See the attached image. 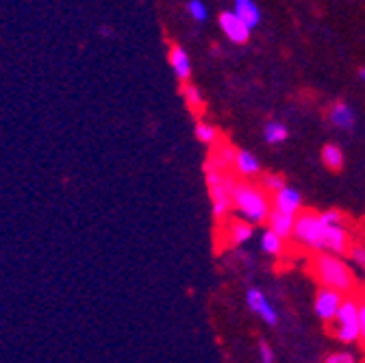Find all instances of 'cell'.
Returning a JSON list of instances; mask_svg holds the SVG:
<instances>
[{"label":"cell","mask_w":365,"mask_h":363,"mask_svg":"<svg viewBox=\"0 0 365 363\" xmlns=\"http://www.w3.org/2000/svg\"><path fill=\"white\" fill-rule=\"evenodd\" d=\"M350 257H352L359 265H365V246H363V244L352 246V248H350Z\"/></svg>","instance_id":"cell-27"},{"label":"cell","mask_w":365,"mask_h":363,"mask_svg":"<svg viewBox=\"0 0 365 363\" xmlns=\"http://www.w3.org/2000/svg\"><path fill=\"white\" fill-rule=\"evenodd\" d=\"M220 29L233 44H246L250 39V31H252L235 11H226L220 16Z\"/></svg>","instance_id":"cell-7"},{"label":"cell","mask_w":365,"mask_h":363,"mask_svg":"<svg viewBox=\"0 0 365 363\" xmlns=\"http://www.w3.org/2000/svg\"><path fill=\"white\" fill-rule=\"evenodd\" d=\"M205 170H207V185H209V194L213 203V213L222 218L233 205L235 180L231 178V174H226V170H220L213 165H207Z\"/></svg>","instance_id":"cell-4"},{"label":"cell","mask_w":365,"mask_h":363,"mask_svg":"<svg viewBox=\"0 0 365 363\" xmlns=\"http://www.w3.org/2000/svg\"><path fill=\"white\" fill-rule=\"evenodd\" d=\"M261 246H263V250H265L267 255H281V250H283V237L269 229V231L263 233Z\"/></svg>","instance_id":"cell-20"},{"label":"cell","mask_w":365,"mask_h":363,"mask_svg":"<svg viewBox=\"0 0 365 363\" xmlns=\"http://www.w3.org/2000/svg\"><path fill=\"white\" fill-rule=\"evenodd\" d=\"M359 76H361V78L365 81V68H361V70H359Z\"/></svg>","instance_id":"cell-31"},{"label":"cell","mask_w":365,"mask_h":363,"mask_svg":"<svg viewBox=\"0 0 365 363\" xmlns=\"http://www.w3.org/2000/svg\"><path fill=\"white\" fill-rule=\"evenodd\" d=\"M272 207H277V209H281V211H285V213H294V215H298L300 211H302V196L296 192V190H292V188H281L279 192H274L272 194Z\"/></svg>","instance_id":"cell-9"},{"label":"cell","mask_w":365,"mask_h":363,"mask_svg":"<svg viewBox=\"0 0 365 363\" xmlns=\"http://www.w3.org/2000/svg\"><path fill=\"white\" fill-rule=\"evenodd\" d=\"M361 302L354 296H346L335 320H333V331L335 337L344 344H354L361 339V317H359Z\"/></svg>","instance_id":"cell-5"},{"label":"cell","mask_w":365,"mask_h":363,"mask_svg":"<svg viewBox=\"0 0 365 363\" xmlns=\"http://www.w3.org/2000/svg\"><path fill=\"white\" fill-rule=\"evenodd\" d=\"M263 138H265L267 144H281V142H285L289 138V131L281 122H269L263 128Z\"/></svg>","instance_id":"cell-17"},{"label":"cell","mask_w":365,"mask_h":363,"mask_svg":"<svg viewBox=\"0 0 365 363\" xmlns=\"http://www.w3.org/2000/svg\"><path fill=\"white\" fill-rule=\"evenodd\" d=\"M187 14H190L196 22H205V20H207V7L200 3V0H190V3H187Z\"/></svg>","instance_id":"cell-24"},{"label":"cell","mask_w":365,"mask_h":363,"mask_svg":"<svg viewBox=\"0 0 365 363\" xmlns=\"http://www.w3.org/2000/svg\"><path fill=\"white\" fill-rule=\"evenodd\" d=\"M168 57H170V66H172L174 74L178 76V81L187 83L190 74H192V61H190V55L185 53V48L178 46V44H172Z\"/></svg>","instance_id":"cell-11"},{"label":"cell","mask_w":365,"mask_h":363,"mask_svg":"<svg viewBox=\"0 0 365 363\" xmlns=\"http://www.w3.org/2000/svg\"><path fill=\"white\" fill-rule=\"evenodd\" d=\"M101 33H103V35H111V29H107V26H103V29H101Z\"/></svg>","instance_id":"cell-30"},{"label":"cell","mask_w":365,"mask_h":363,"mask_svg":"<svg viewBox=\"0 0 365 363\" xmlns=\"http://www.w3.org/2000/svg\"><path fill=\"white\" fill-rule=\"evenodd\" d=\"M228 235H231V244L233 246H240V244H244V242H248L252 237V226L246 224V222H233Z\"/></svg>","instance_id":"cell-19"},{"label":"cell","mask_w":365,"mask_h":363,"mask_svg":"<svg viewBox=\"0 0 365 363\" xmlns=\"http://www.w3.org/2000/svg\"><path fill=\"white\" fill-rule=\"evenodd\" d=\"M329 224L324 222L322 213L313 211H300L296 215V226H294V237L313 248V250H324V237H327Z\"/></svg>","instance_id":"cell-3"},{"label":"cell","mask_w":365,"mask_h":363,"mask_svg":"<svg viewBox=\"0 0 365 363\" xmlns=\"http://www.w3.org/2000/svg\"><path fill=\"white\" fill-rule=\"evenodd\" d=\"M327 363H354V357L350 352H333L327 357Z\"/></svg>","instance_id":"cell-25"},{"label":"cell","mask_w":365,"mask_h":363,"mask_svg":"<svg viewBox=\"0 0 365 363\" xmlns=\"http://www.w3.org/2000/svg\"><path fill=\"white\" fill-rule=\"evenodd\" d=\"M182 96H185V103L192 111H200L205 107V98L200 94V89L194 85H185L182 87Z\"/></svg>","instance_id":"cell-22"},{"label":"cell","mask_w":365,"mask_h":363,"mask_svg":"<svg viewBox=\"0 0 365 363\" xmlns=\"http://www.w3.org/2000/svg\"><path fill=\"white\" fill-rule=\"evenodd\" d=\"M341 302H344L341 292L322 285V290H319L317 296H315V313H317V317H319V320H324V322L331 324L335 320V315H337Z\"/></svg>","instance_id":"cell-6"},{"label":"cell","mask_w":365,"mask_h":363,"mask_svg":"<svg viewBox=\"0 0 365 363\" xmlns=\"http://www.w3.org/2000/svg\"><path fill=\"white\" fill-rule=\"evenodd\" d=\"M331 122L339 128H350L354 124V113L346 103H337L331 109Z\"/></svg>","instance_id":"cell-16"},{"label":"cell","mask_w":365,"mask_h":363,"mask_svg":"<svg viewBox=\"0 0 365 363\" xmlns=\"http://www.w3.org/2000/svg\"><path fill=\"white\" fill-rule=\"evenodd\" d=\"M233 207L242 213V218H246L248 222H255V224L265 222L272 211V203L265 196V190L250 185V183H235Z\"/></svg>","instance_id":"cell-2"},{"label":"cell","mask_w":365,"mask_h":363,"mask_svg":"<svg viewBox=\"0 0 365 363\" xmlns=\"http://www.w3.org/2000/svg\"><path fill=\"white\" fill-rule=\"evenodd\" d=\"M235 14H237L250 29L259 26V22H261V11H259V7L255 5V0H235Z\"/></svg>","instance_id":"cell-14"},{"label":"cell","mask_w":365,"mask_h":363,"mask_svg":"<svg viewBox=\"0 0 365 363\" xmlns=\"http://www.w3.org/2000/svg\"><path fill=\"white\" fill-rule=\"evenodd\" d=\"M313 275L324 287H333L341 294H350L354 290V277L350 267L331 252L317 255L313 259Z\"/></svg>","instance_id":"cell-1"},{"label":"cell","mask_w":365,"mask_h":363,"mask_svg":"<svg viewBox=\"0 0 365 363\" xmlns=\"http://www.w3.org/2000/svg\"><path fill=\"white\" fill-rule=\"evenodd\" d=\"M363 300H365V298H363Z\"/></svg>","instance_id":"cell-32"},{"label":"cell","mask_w":365,"mask_h":363,"mask_svg":"<svg viewBox=\"0 0 365 363\" xmlns=\"http://www.w3.org/2000/svg\"><path fill=\"white\" fill-rule=\"evenodd\" d=\"M233 168L242 176H257V174H261V165H259L257 157L252 153H248V150H237V157H235V165Z\"/></svg>","instance_id":"cell-13"},{"label":"cell","mask_w":365,"mask_h":363,"mask_svg":"<svg viewBox=\"0 0 365 363\" xmlns=\"http://www.w3.org/2000/svg\"><path fill=\"white\" fill-rule=\"evenodd\" d=\"M259 350H261V354H259V357H261V361H263V363H272V361H274V352H272V348H269L267 344H261V346H259Z\"/></svg>","instance_id":"cell-28"},{"label":"cell","mask_w":365,"mask_h":363,"mask_svg":"<svg viewBox=\"0 0 365 363\" xmlns=\"http://www.w3.org/2000/svg\"><path fill=\"white\" fill-rule=\"evenodd\" d=\"M267 224L274 233H279L283 240L294 237V226H296V215L294 213H285L277 207H272L269 215H267Z\"/></svg>","instance_id":"cell-10"},{"label":"cell","mask_w":365,"mask_h":363,"mask_svg":"<svg viewBox=\"0 0 365 363\" xmlns=\"http://www.w3.org/2000/svg\"><path fill=\"white\" fill-rule=\"evenodd\" d=\"M350 248H352L350 246V235L344 229V224H329L327 237H324V250H329L333 255H344Z\"/></svg>","instance_id":"cell-8"},{"label":"cell","mask_w":365,"mask_h":363,"mask_svg":"<svg viewBox=\"0 0 365 363\" xmlns=\"http://www.w3.org/2000/svg\"><path fill=\"white\" fill-rule=\"evenodd\" d=\"M261 188H263L265 192L274 194V192H279L281 188H285V178H283V176H274V174H265V176L261 178Z\"/></svg>","instance_id":"cell-23"},{"label":"cell","mask_w":365,"mask_h":363,"mask_svg":"<svg viewBox=\"0 0 365 363\" xmlns=\"http://www.w3.org/2000/svg\"><path fill=\"white\" fill-rule=\"evenodd\" d=\"M322 218H324V222H327V224H344V215H341L339 211H335V209L324 211V213H322Z\"/></svg>","instance_id":"cell-26"},{"label":"cell","mask_w":365,"mask_h":363,"mask_svg":"<svg viewBox=\"0 0 365 363\" xmlns=\"http://www.w3.org/2000/svg\"><path fill=\"white\" fill-rule=\"evenodd\" d=\"M322 161L329 170H341L344 168V150L335 144H327L322 148Z\"/></svg>","instance_id":"cell-18"},{"label":"cell","mask_w":365,"mask_h":363,"mask_svg":"<svg viewBox=\"0 0 365 363\" xmlns=\"http://www.w3.org/2000/svg\"><path fill=\"white\" fill-rule=\"evenodd\" d=\"M196 138H198V142H202V144H215V142L220 140V131H217L213 124L198 122V124H196Z\"/></svg>","instance_id":"cell-21"},{"label":"cell","mask_w":365,"mask_h":363,"mask_svg":"<svg viewBox=\"0 0 365 363\" xmlns=\"http://www.w3.org/2000/svg\"><path fill=\"white\" fill-rule=\"evenodd\" d=\"M246 300H248V307L259 315V317H263V320L267 322V324H277L279 322V317H277V311L272 309V305L265 300V296H263V292H259V290H250L248 294H246Z\"/></svg>","instance_id":"cell-12"},{"label":"cell","mask_w":365,"mask_h":363,"mask_svg":"<svg viewBox=\"0 0 365 363\" xmlns=\"http://www.w3.org/2000/svg\"><path fill=\"white\" fill-rule=\"evenodd\" d=\"M359 317H361V344L365 346V302H361Z\"/></svg>","instance_id":"cell-29"},{"label":"cell","mask_w":365,"mask_h":363,"mask_svg":"<svg viewBox=\"0 0 365 363\" xmlns=\"http://www.w3.org/2000/svg\"><path fill=\"white\" fill-rule=\"evenodd\" d=\"M235 157H237V150L233 146L224 144V146H217L213 150V155H211L207 165H213V168H220V170H228L231 165H235Z\"/></svg>","instance_id":"cell-15"}]
</instances>
